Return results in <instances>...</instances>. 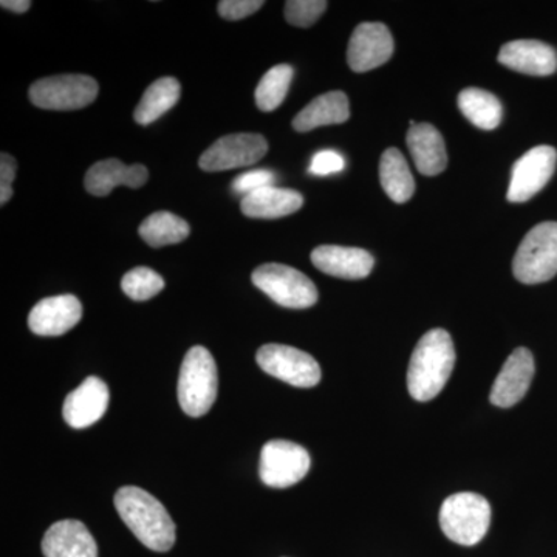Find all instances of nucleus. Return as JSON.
<instances>
[{
    "instance_id": "nucleus-33",
    "label": "nucleus",
    "mask_w": 557,
    "mask_h": 557,
    "mask_svg": "<svg viewBox=\"0 0 557 557\" xmlns=\"http://www.w3.org/2000/svg\"><path fill=\"white\" fill-rule=\"evenodd\" d=\"M17 163L13 157L3 152L0 157V205H7L13 197V182L16 178Z\"/></svg>"
},
{
    "instance_id": "nucleus-32",
    "label": "nucleus",
    "mask_w": 557,
    "mask_h": 557,
    "mask_svg": "<svg viewBox=\"0 0 557 557\" xmlns=\"http://www.w3.org/2000/svg\"><path fill=\"white\" fill-rule=\"evenodd\" d=\"M346 168V160L335 150H321L313 157L310 164V174L325 177V175L338 174Z\"/></svg>"
},
{
    "instance_id": "nucleus-13",
    "label": "nucleus",
    "mask_w": 557,
    "mask_h": 557,
    "mask_svg": "<svg viewBox=\"0 0 557 557\" xmlns=\"http://www.w3.org/2000/svg\"><path fill=\"white\" fill-rule=\"evenodd\" d=\"M534 376L533 354L525 347L516 348L491 388L490 399L497 408H512L525 397Z\"/></svg>"
},
{
    "instance_id": "nucleus-25",
    "label": "nucleus",
    "mask_w": 557,
    "mask_h": 557,
    "mask_svg": "<svg viewBox=\"0 0 557 557\" xmlns=\"http://www.w3.org/2000/svg\"><path fill=\"white\" fill-rule=\"evenodd\" d=\"M458 108L475 127L493 131L502 123L504 108L497 97L490 91L469 87L458 95Z\"/></svg>"
},
{
    "instance_id": "nucleus-17",
    "label": "nucleus",
    "mask_w": 557,
    "mask_h": 557,
    "mask_svg": "<svg viewBox=\"0 0 557 557\" xmlns=\"http://www.w3.org/2000/svg\"><path fill=\"white\" fill-rule=\"evenodd\" d=\"M498 62L523 75L548 76L556 72L557 54L553 47L541 40H511L502 47Z\"/></svg>"
},
{
    "instance_id": "nucleus-10",
    "label": "nucleus",
    "mask_w": 557,
    "mask_h": 557,
    "mask_svg": "<svg viewBox=\"0 0 557 557\" xmlns=\"http://www.w3.org/2000/svg\"><path fill=\"white\" fill-rule=\"evenodd\" d=\"M269 152V141L260 134H231L218 139L203 153L199 166L205 172H223L248 168Z\"/></svg>"
},
{
    "instance_id": "nucleus-15",
    "label": "nucleus",
    "mask_w": 557,
    "mask_h": 557,
    "mask_svg": "<svg viewBox=\"0 0 557 557\" xmlns=\"http://www.w3.org/2000/svg\"><path fill=\"white\" fill-rule=\"evenodd\" d=\"M109 406V387L97 376H89L70 392L62 408L65 423L73 429H86L104 416Z\"/></svg>"
},
{
    "instance_id": "nucleus-27",
    "label": "nucleus",
    "mask_w": 557,
    "mask_h": 557,
    "mask_svg": "<svg viewBox=\"0 0 557 557\" xmlns=\"http://www.w3.org/2000/svg\"><path fill=\"white\" fill-rule=\"evenodd\" d=\"M295 70L288 64L274 65L262 76L256 89V104L262 112H273L284 102L292 86Z\"/></svg>"
},
{
    "instance_id": "nucleus-8",
    "label": "nucleus",
    "mask_w": 557,
    "mask_h": 557,
    "mask_svg": "<svg viewBox=\"0 0 557 557\" xmlns=\"http://www.w3.org/2000/svg\"><path fill=\"white\" fill-rule=\"evenodd\" d=\"M256 361L263 372L295 387H314L321 381L317 359L299 348L267 344L259 348Z\"/></svg>"
},
{
    "instance_id": "nucleus-19",
    "label": "nucleus",
    "mask_w": 557,
    "mask_h": 557,
    "mask_svg": "<svg viewBox=\"0 0 557 557\" xmlns=\"http://www.w3.org/2000/svg\"><path fill=\"white\" fill-rule=\"evenodd\" d=\"M46 557H98L97 542L79 520L53 523L42 539Z\"/></svg>"
},
{
    "instance_id": "nucleus-11",
    "label": "nucleus",
    "mask_w": 557,
    "mask_h": 557,
    "mask_svg": "<svg viewBox=\"0 0 557 557\" xmlns=\"http://www.w3.org/2000/svg\"><path fill=\"white\" fill-rule=\"evenodd\" d=\"M557 152L552 146H537L523 153L512 166L511 182L507 194L511 203H523L533 199L545 188L556 171Z\"/></svg>"
},
{
    "instance_id": "nucleus-26",
    "label": "nucleus",
    "mask_w": 557,
    "mask_h": 557,
    "mask_svg": "<svg viewBox=\"0 0 557 557\" xmlns=\"http://www.w3.org/2000/svg\"><path fill=\"white\" fill-rule=\"evenodd\" d=\"M141 239L152 248L168 247L188 239L189 223L172 212H153L138 228Z\"/></svg>"
},
{
    "instance_id": "nucleus-1",
    "label": "nucleus",
    "mask_w": 557,
    "mask_h": 557,
    "mask_svg": "<svg viewBox=\"0 0 557 557\" xmlns=\"http://www.w3.org/2000/svg\"><path fill=\"white\" fill-rule=\"evenodd\" d=\"M456 366V348L446 330H429L417 344L410 358L408 388L417 401L426 403L437 397L446 386Z\"/></svg>"
},
{
    "instance_id": "nucleus-18",
    "label": "nucleus",
    "mask_w": 557,
    "mask_h": 557,
    "mask_svg": "<svg viewBox=\"0 0 557 557\" xmlns=\"http://www.w3.org/2000/svg\"><path fill=\"white\" fill-rule=\"evenodd\" d=\"M148 178L149 172L143 164L127 166L123 161L109 159L98 161L87 171L84 186L91 196L106 197L116 186H129L132 189L141 188Z\"/></svg>"
},
{
    "instance_id": "nucleus-5",
    "label": "nucleus",
    "mask_w": 557,
    "mask_h": 557,
    "mask_svg": "<svg viewBox=\"0 0 557 557\" xmlns=\"http://www.w3.org/2000/svg\"><path fill=\"white\" fill-rule=\"evenodd\" d=\"M512 273L522 284L547 282L557 274V222L534 226L523 237L512 260Z\"/></svg>"
},
{
    "instance_id": "nucleus-29",
    "label": "nucleus",
    "mask_w": 557,
    "mask_h": 557,
    "mask_svg": "<svg viewBox=\"0 0 557 557\" xmlns=\"http://www.w3.org/2000/svg\"><path fill=\"white\" fill-rule=\"evenodd\" d=\"M325 0H288L285 3V20L295 27L309 28L327 10Z\"/></svg>"
},
{
    "instance_id": "nucleus-4",
    "label": "nucleus",
    "mask_w": 557,
    "mask_h": 557,
    "mask_svg": "<svg viewBox=\"0 0 557 557\" xmlns=\"http://www.w3.org/2000/svg\"><path fill=\"white\" fill-rule=\"evenodd\" d=\"M491 525V505L475 493H458L446 498L440 509V527L449 541L465 547L479 544Z\"/></svg>"
},
{
    "instance_id": "nucleus-22",
    "label": "nucleus",
    "mask_w": 557,
    "mask_h": 557,
    "mask_svg": "<svg viewBox=\"0 0 557 557\" xmlns=\"http://www.w3.org/2000/svg\"><path fill=\"white\" fill-rule=\"evenodd\" d=\"M348 116L350 104L347 95L339 90L327 91L300 110L293 120V127L298 132H310L322 126L346 123Z\"/></svg>"
},
{
    "instance_id": "nucleus-30",
    "label": "nucleus",
    "mask_w": 557,
    "mask_h": 557,
    "mask_svg": "<svg viewBox=\"0 0 557 557\" xmlns=\"http://www.w3.org/2000/svg\"><path fill=\"white\" fill-rule=\"evenodd\" d=\"M274 182H276L274 172L269 170L249 171L234 178L233 190L237 194H244L245 197L248 194L256 193V190L274 186Z\"/></svg>"
},
{
    "instance_id": "nucleus-31",
    "label": "nucleus",
    "mask_w": 557,
    "mask_h": 557,
    "mask_svg": "<svg viewBox=\"0 0 557 557\" xmlns=\"http://www.w3.org/2000/svg\"><path fill=\"white\" fill-rule=\"evenodd\" d=\"M263 5H265L263 0H222L219 2L218 10L223 20L240 21L251 16Z\"/></svg>"
},
{
    "instance_id": "nucleus-3",
    "label": "nucleus",
    "mask_w": 557,
    "mask_h": 557,
    "mask_svg": "<svg viewBox=\"0 0 557 557\" xmlns=\"http://www.w3.org/2000/svg\"><path fill=\"white\" fill-rule=\"evenodd\" d=\"M218 366L208 348H189L178 376V403L186 416L199 418L218 398Z\"/></svg>"
},
{
    "instance_id": "nucleus-7",
    "label": "nucleus",
    "mask_w": 557,
    "mask_h": 557,
    "mask_svg": "<svg viewBox=\"0 0 557 557\" xmlns=\"http://www.w3.org/2000/svg\"><path fill=\"white\" fill-rule=\"evenodd\" d=\"M97 81L87 75H58L36 81L28 98L44 110H78L87 108L98 97Z\"/></svg>"
},
{
    "instance_id": "nucleus-34",
    "label": "nucleus",
    "mask_w": 557,
    "mask_h": 557,
    "mask_svg": "<svg viewBox=\"0 0 557 557\" xmlns=\"http://www.w3.org/2000/svg\"><path fill=\"white\" fill-rule=\"evenodd\" d=\"M0 5H2V9L13 11V13L22 14L30 10L32 2L30 0H2Z\"/></svg>"
},
{
    "instance_id": "nucleus-9",
    "label": "nucleus",
    "mask_w": 557,
    "mask_h": 557,
    "mask_svg": "<svg viewBox=\"0 0 557 557\" xmlns=\"http://www.w3.org/2000/svg\"><path fill=\"white\" fill-rule=\"evenodd\" d=\"M310 465L309 453L302 446L287 440H271L260 453V480L267 486L284 490L306 478Z\"/></svg>"
},
{
    "instance_id": "nucleus-24",
    "label": "nucleus",
    "mask_w": 557,
    "mask_h": 557,
    "mask_svg": "<svg viewBox=\"0 0 557 557\" xmlns=\"http://www.w3.org/2000/svg\"><path fill=\"white\" fill-rule=\"evenodd\" d=\"M180 97H182V86L177 79L172 76L157 79L143 94L141 101L138 102L134 112L135 121L139 126H149L164 115L168 110L174 108Z\"/></svg>"
},
{
    "instance_id": "nucleus-14",
    "label": "nucleus",
    "mask_w": 557,
    "mask_h": 557,
    "mask_svg": "<svg viewBox=\"0 0 557 557\" xmlns=\"http://www.w3.org/2000/svg\"><path fill=\"white\" fill-rule=\"evenodd\" d=\"M83 318V306L73 295L53 296L39 300L28 317V327L35 335L61 336L75 327Z\"/></svg>"
},
{
    "instance_id": "nucleus-2",
    "label": "nucleus",
    "mask_w": 557,
    "mask_h": 557,
    "mask_svg": "<svg viewBox=\"0 0 557 557\" xmlns=\"http://www.w3.org/2000/svg\"><path fill=\"white\" fill-rule=\"evenodd\" d=\"M115 508L145 547L153 552H170L175 544V523L166 508L137 486H124L116 491Z\"/></svg>"
},
{
    "instance_id": "nucleus-20",
    "label": "nucleus",
    "mask_w": 557,
    "mask_h": 557,
    "mask_svg": "<svg viewBox=\"0 0 557 557\" xmlns=\"http://www.w3.org/2000/svg\"><path fill=\"white\" fill-rule=\"evenodd\" d=\"M408 148L418 172L428 177L442 174L448 164L445 141L432 124L420 123L408 132Z\"/></svg>"
},
{
    "instance_id": "nucleus-23",
    "label": "nucleus",
    "mask_w": 557,
    "mask_h": 557,
    "mask_svg": "<svg viewBox=\"0 0 557 557\" xmlns=\"http://www.w3.org/2000/svg\"><path fill=\"white\" fill-rule=\"evenodd\" d=\"M380 180L388 199L394 200L395 203H406L416 193L412 172L405 156L398 149L384 150L380 161Z\"/></svg>"
},
{
    "instance_id": "nucleus-6",
    "label": "nucleus",
    "mask_w": 557,
    "mask_h": 557,
    "mask_svg": "<svg viewBox=\"0 0 557 557\" xmlns=\"http://www.w3.org/2000/svg\"><path fill=\"white\" fill-rule=\"evenodd\" d=\"M252 284L287 309H309L318 302V288L311 278L293 267L263 263L252 271Z\"/></svg>"
},
{
    "instance_id": "nucleus-16",
    "label": "nucleus",
    "mask_w": 557,
    "mask_h": 557,
    "mask_svg": "<svg viewBox=\"0 0 557 557\" xmlns=\"http://www.w3.org/2000/svg\"><path fill=\"white\" fill-rule=\"evenodd\" d=\"M311 262L322 273L348 281L368 277L375 265V259L366 249L339 245H321L314 248Z\"/></svg>"
},
{
    "instance_id": "nucleus-12",
    "label": "nucleus",
    "mask_w": 557,
    "mask_h": 557,
    "mask_svg": "<svg viewBox=\"0 0 557 557\" xmlns=\"http://www.w3.org/2000/svg\"><path fill=\"white\" fill-rule=\"evenodd\" d=\"M394 38L380 22H362L348 40L347 62L357 73L370 72L386 64L394 54Z\"/></svg>"
},
{
    "instance_id": "nucleus-28",
    "label": "nucleus",
    "mask_w": 557,
    "mask_h": 557,
    "mask_svg": "<svg viewBox=\"0 0 557 557\" xmlns=\"http://www.w3.org/2000/svg\"><path fill=\"white\" fill-rule=\"evenodd\" d=\"M121 288L132 300L143 302L152 299L164 288V278L148 267H137L124 274Z\"/></svg>"
},
{
    "instance_id": "nucleus-21",
    "label": "nucleus",
    "mask_w": 557,
    "mask_h": 557,
    "mask_svg": "<svg viewBox=\"0 0 557 557\" xmlns=\"http://www.w3.org/2000/svg\"><path fill=\"white\" fill-rule=\"evenodd\" d=\"M304 205L298 190L269 186L242 197L240 211L249 219H281L298 212Z\"/></svg>"
}]
</instances>
